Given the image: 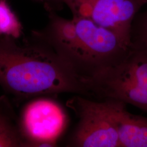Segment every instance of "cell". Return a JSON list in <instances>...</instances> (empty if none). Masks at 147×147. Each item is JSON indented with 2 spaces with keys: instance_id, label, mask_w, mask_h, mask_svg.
Returning a JSON list of instances; mask_svg holds the SVG:
<instances>
[{
  "instance_id": "obj_1",
  "label": "cell",
  "mask_w": 147,
  "mask_h": 147,
  "mask_svg": "<svg viewBox=\"0 0 147 147\" xmlns=\"http://www.w3.org/2000/svg\"><path fill=\"white\" fill-rule=\"evenodd\" d=\"M0 86L20 99L63 93L91 98L86 84L68 63L32 33L22 44L0 37Z\"/></svg>"
},
{
  "instance_id": "obj_2",
  "label": "cell",
  "mask_w": 147,
  "mask_h": 147,
  "mask_svg": "<svg viewBox=\"0 0 147 147\" xmlns=\"http://www.w3.org/2000/svg\"><path fill=\"white\" fill-rule=\"evenodd\" d=\"M42 29L32 34L47 42L87 82L121 63L130 50L113 32L89 19L73 16L67 19L47 11Z\"/></svg>"
},
{
  "instance_id": "obj_3",
  "label": "cell",
  "mask_w": 147,
  "mask_h": 147,
  "mask_svg": "<svg viewBox=\"0 0 147 147\" xmlns=\"http://www.w3.org/2000/svg\"><path fill=\"white\" fill-rule=\"evenodd\" d=\"M92 97L116 100L147 113V50L130 47L121 63L87 82Z\"/></svg>"
},
{
  "instance_id": "obj_4",
  "label": "cell",
  "mask_w": 147,
  "mask_h": 147,
  "mask_svg": "<svg viewBox=\"0 0 147 147\" xmlns=\"http://www.w3.org/2000/svg\"><path fill=\"white\" fill-rule=\"evenodd\" d=\"M115 100L95 101L76 94L67 105L79 119L69 143L75 147H119L115 116Z\"/></svg>"
},
{
  "instance_id": "obj_5",
  "label": "cell",
  "mask_w": 147,
  "mask_h": 147,
  "mask_svg": "<svg viewBox=\"0 0 147 147\" xmlns=\"http://www.w3.org/2000/svg\"><path fill=\"white\" fill-rule=\"evenodd\" d=\"M45 11L57 12L64 6L73 16L93 21L117 34L130 46L132 24L147 0H42Z\"/></svg>"
},
{
  "instance_id": "obj_6",
  "label": "cell",
  "mask_w": 147,
  "mask_h": 147,
  "mask_svg": "<svg viewBox=\"0 0 147 147\" xmlns=\"http://www.w3.org/2000/svg\"><path fill=\"white\" fill-rule=\"evenodd\" d=\"M68 123L63 107L57 101L42 97L27 102L19 117L26 147H56Z\"/></svg>"
},
{
  "instance_id": "obj_7",
  "label": "cell",
  "mask_w": 147,
  "mask_h": 147,
  "mask_svg": "<svg viewBox=\"0 0 147 147\" xmlns=\"http://www.w3.org/2000/svg\"><path fill=\"white\" fill-rule=\"evenodd\" d=\"M115 100L119 147H147V117L132 114L126 110L125 103Z\"/></svg>"
},
{
  "instance_id": "obj_8",
  "label": "cell",
  "mask_w": 147,
  "mask_h": 147,
  "mask_svg": "<svg viewBox=\"0 0 147 147\" xmlns=\"http://www.w3.org/2000/svg\"><path fill=\"white\" fill-rule=\"evenodd\" d=\"M25 147L16 117L5 96H0V147Z\"/></svg>"
},
{
  "instance_id": "obj_9",
  "label": "cell",
  "mask_w": 147,
  "mask_h": 147,
  "mask_svg": "<svg viewBox=\"0 0 147 147\" xmlns=\"http://www.w3.org/2000/svg\"><path fill=\"white\" fill-rule=\"evenodd\" d=\"M23 27L19 18L7 0H0V37L18 39L21 37Z\"/></svg>"
},
{
  "instance_id": "obj_10",
  "label": "cell",
  "mask_w": 147,
  "mask_h": 147,
  "mask_svg": "<svg viewBox=\"0 0 147 147\" xmlns=\"http://www.w3.org/2000/svg\"><path fill=\"white\" fill-rule=\"evenodd\" d=\"M130 47L147 50V10L137 14L132 24Z\"/></svg>"
},
{
  "instance_id": "obj_11",
  "label": "cell",
  "mask_w": 147,
  "mask_h": 147,
  "mask_svg": "<svg viewBox=\"0 0 147 147\" xmlns=\"http://www.w3.org/2000/svg\"><path fill=\"white\" fill-rule=\"evenodd\" d=\"M33 2H36V3H40V4H42L43 3V1L42 0H30Z\"/></svg>"
}]
</instances>
